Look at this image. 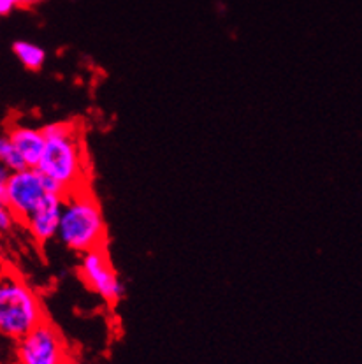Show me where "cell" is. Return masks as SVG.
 <instances>
[{
  "instance_id": "2e32d148",
  "label": "cell",
  "mask_w": 362,
  "mask_h": 364,
  "mask_svg": "<svg viewBox=\"0 0 362 364\" xmlns=\"http://www.w3.org/2000/svg\"><path fill=\"white\" fill-rule=\"evenodd\" d=\"M0 206H4V196L0 194Z\"/></svg>"
},
{
  "instance_id": "e0dca14e",
  "label": "cell",
  "mask_w": 362,
  "mask_h": 364,
  "mask_svg": "<svg viewBox=\"0 0 362 364\" xmlns=\"http://www.w3.org/2000/svg\"><path fill=\"white\" fill-rule=\"evenodd\" d=\"M65 364H72V363H71V361H69V363H65Z\"/></svg>"
},
{
  "instance_id": "4fadbf2b",
  "label": "cell",
  "mask_w": 362,
  "mask_h": 364,
  "mask_svg": "<svg viewBox=\"0 0 362 364\" xmlns=\"http://www.w3.org/2000/svg\"><path fill=\"white\" fill-rule=\"evenodd\" d=\"M11 174H13V171H11L6 164H2V162H0V194H4V188H6Z\"/></svg>"
},
{
  "instance_id": "ba28073f",
  "label": "cell",
  "mask_w": 362,
  "mask_h": 364,
  "mask_svg": "<svg viewBox=\"0 0 362 364\" xmlns=\"http://www.w3.org/2000/svg\"><path fill=\"white\" fill-rule=\"evenodd\" d=\"M11 141L16 146L18 154L23 159L25 166L27 167H37L40 157H43L44 143H46V137H44V129L35 127V125L28 124H13L7 129Z\"/></svg>"
},
{
  "instance_id": "9c48e42d",
  "label": "cell",
  "mask_w": 362,
  "mask_h": 364,
  "mask_svg": "<svg viewBox=\"0 0 362 364\" xmlns=\"http://www.w3.org/2000/svg\"><path fill=\"white\" fill-rule=\"evenodd\" d=\"M13 53L21 65L28 70H39L46 62V51L43 46L32 41H16L13 44Z\"/></svg>"
},
{
  "instance_id": "52a82bcc",
  "label": "cell",
  "mask_w": 362,
  "mask_h": 364,
  "mask_svg": "<svg viewBox=\"0 0 362 364\" xmlns=\"http://www.w3.org/2000/svg\"><path fill=\"white\" fill-rule=\"evenodd\" d=\"M62 206H64V194H48L32 211L31 217L21 224L37 245H46L57 240Z\"/></svg>"
},
{
  "instance_id": "5bb4252c",
  "label": "cell",
  "mask_w": 362,
  "mask_h": 364,
  "mask_svg": "<svg viewBox=\"0 0 362 364\" xmlns=\"http://www.w3.org/2000/svg\"><path fill=\"white\" fill-rule=\"evenodd\" d=\"M7 341H11V340H6V338L0 336V350H2V347L7 343ZM0 364H4V354H2V352H0Z\"/></svg>"
},
{
  "instance_id": "8fae6325",
  "label": "cell",
  "mask_w": 362,
  "mask_h": 364,
  "mask_svg": "<svg viewBox=\"0 0 362 364\" xmlns=\"http://www.w3.org/2000/svg\"><path fill=\"white\" fill-rule=\"evenodd\" d=\"M16 224H18V220L14 218V215L11 213L9 208H7L6 204H4V206H0V234L11 232Z\"/></svg>"
},
{
  "instance_id": "277c9868",
  "label": "cell",
  "mask_w": 362,
  "mask_h": 364,
  "mask_svg": "<svg viewBox=\"0 0 362 364\" xmlns=\"http://www.w3.org/2000/svg\"><path fill=\"white\" fill-rule=\"evenodd\" d=\"M48 194H64V192L37 167H23L20 171H13L2 196L4 204L9 208L18 224H23Z\"/></svg>"
},
{
  "instance_id": "6da1fadb",
  "label": "cell",
  "mask_w": 362,
  "mask_h": 364,
  "mask_svg": "<svg viewBox=\"0 0 362 364\" xmlns=\"http://www.w3.org/2000/svg\"><path fill=\"white\" fill-rule=\"evenodd\" d=\"M43 129L46 143L37 169L57 183L64 194L88 187L92 181V162L79 122H53Z\"/></svg>"
},
{
  "instance_id": "30bf717a",
  "label": "cell",
  "mask_w": 362,
  "mask_h": 364,
  "mask_svg": "<svg viewBox=\"0 0 362 364\" xmlns=\"http://www.w3.org/2000/svg\"><path fill=\"white\" fill-rule=\"evenodd\" d=\"M0 162L6 164L11 171H20L23 169V167H27L25 166L23 159H21V155L18 154L16 146H14L13 141H11L7 131L0 132Z\"/></svg>"
},
{
  "instance_id": "3957f363",
  "label": "cell",
  "mask_w": 362,
  "mask_h": 364,
  "mask_svg": "<svg viewBox=\"0 0 362 364\" xmlns=\"http://www.w3.org/2000/svg\"><path fill=\"white\" fill-rule=\"evenodd\" d=\"M48 318L39 294L16 269L0 274V336L18 341Z\"/></svg>"
},
{
  "instance_id": "7c38bea8",
  "label": "cell",
  "mask_w": 362,
  "mask_h": 364,
  "mask_svg": "<svg viewBox=\"0 0 362 364\" xmlns=\"http://www.w3.org/2000/svg\"><path fill=\"white\" fill-rule=\"evenodd\" d=\"M31 0H0V16H7V14L13 13L18 7L25 6Z\"/></svg>"
},
{
  "instance_id": "7a4b0ae2",
  "label": "cell",
  "mask_w": 362,
  "mask_h": 364,
  "mask_svg": "<svg viewBox=\"0 0 362 364\" xmlns=\"http://www.w3.org/2000/svg\"><path fill=\"white\" fill-rule=\"evenodd\" d=\"M57 240L77 255L108 247V224L104 211L90 185L64 196Z\"/></svg>"
},
{
  "instance_id": "8992f818",
  "label": "cell",
  "mask_w": 362,
  "mask_h": 364,
  "mask_svg": "<svg viewBox=\"0 0 362 364\" xmlns=\"http://www.w3.org/2000/svg\"><path fill=\"white\" fill-rule=\"evenodd\" d=\"M77 274L88 291L94 292L108 306H116L125 294V285L114 267L108 247L95 248L79 255Z\"/></svg>"
},
{
  "instance_id": "9a60e30c",
  "label": "cell",
  "mask_w": 362,
  "mask_h": 364,
  "mask_svg": "<svg viewBox=\"0 0 362 364\" xmlns=\"http://www.w3.org/2000/svg\"><path fill=\"white\" fill-rule=\"evenodd\" d=\"M6 267H7V262H6V259H4L2 252H0V274H2L4 271H6Z\"/></svg>"
},
{
  "instance_id": "5b68a950",
  "label": "cell",
  "mask_w": 362,
  "mask_h": 364,
  "mask_svg": "<svg viewBox=\"0 0 362 364\" xmlns=\"http://www.w3.org/2000/svg\"><path fill=\"white\" fill-rule=\"evenodd\" d=\"M71 361L67 341L46 318L14 343V364H65Z\"/></svg>"
}]
</instances>
